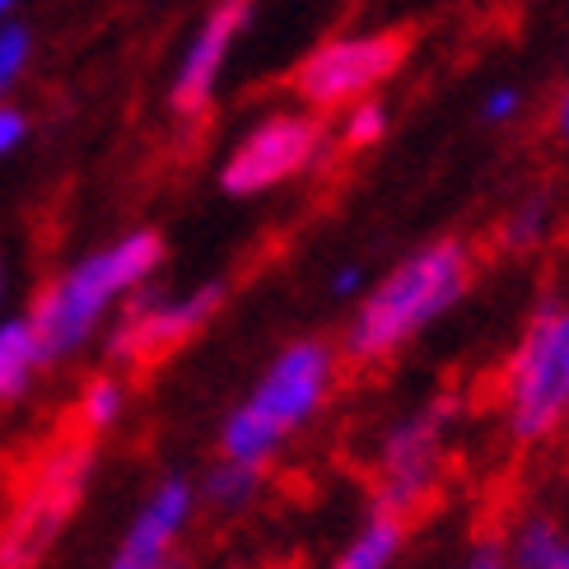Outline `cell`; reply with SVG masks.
<instances>
[{"label": "cell", "mask_w": 569, "mask_h": 569, "mask_svg": "<svg viewBox=\"0 0 569 569\" xmlns=\"http://www.w3.org/2000/svg\"><path fill=\"white\" fill-rule=\"evenodd\" d=\"M0 308H6V262H0ZM6 318V313H0Z\"/></svg>", "instance_id": "25"}, {"label": "cell", "mask_w": 569, "mask_h": 569, "mask_svg": "<svg viewBox=\"0 0 569 569\" xmlns=\"http://www.w3.org/2000/svg\"><path fill=\"white\" fill-rule=\"evenodd\" d=\"M93 471H99L93 439H66L33 467L10 518L0 523V569H38L52 556L70 518L89 500Z\"/></svg>", "instance_id": "5"}, {"label": "cell", "mask_w": 569, "mask_h": 569, "mask_svg": "<svg viewBox=\"0 0 569 569\" xmlns=\"http://www.w3.org/2000/svg\"><path fill=\"white\" fill-rule=\"evenodd\" d=\"M224 295L229 290L220 280H201L192 290H154V284H146L122 303V313L103 331L112 369H150L178 355L182 346H192L220 318Z\"/></svg>", "instance_id": "7"}, {"label": "cell", "mask_w": 569, "mask_h": 569, "mask_svg": "<svg viewBox=\"0 0 569 569\" xmlns=\"http://www.w3.org/2000/svg\"><path fill=\"white\" fill-rule=\"evenodd\" d=\"M23 136H29V117L10 103H0V159L14 154L23 146Z\"/></svg>", "instance_id": "23"}, {"label": "cell", "mask_w": 569, "mask_h": 569, "mask_svg": "<svg viewBox=\"0 0 569 569\" xmlns=\"http://www.w3.org/2000/svg\"><path fill=\"white\" fill-rule=\"evenodd\" d=\"M29 52H33L29 29L6 23V29H0V103H6V93L19 84L23 70H29Z\"/></svg>", "instance_id": "19"}, {"label": "cell", "mask_w": 569, "mask_h": 569, "mask_svg": "<svg viewBox=\"0 0 569 569\" xmlns=\"http://www.w3.org/2000/svg\"><path fill=\"white\" fill-rule=\"evenodd\" d=\"M10 10H14V0H0V19H6Z\"/></svg>", "instance_id": "26"}, {"label": "cell", "mask_w": 569, "mask_h": 569, "mask_svg": "<svg viewBox=\"0 0 569 569\" xmlns=\"http://www.w3.org/2000/svg\"><path fill=\"white\" fill-rule=\"evenodd\" d=\"M458 569H509V556H505V541L500 537H481L477 547H471Z\"/></svg>", "instance_id": "21"}, {"label": "cell", "mask_w": 569, "mask_h": 569, "mask_svg": "<svg viewBox=\"0 0 569 569\" xmlns=\"http://www.w3.org/2000/svg\"><path fill=\"white\" fill-rule=\"evenodd\" d=\"M163 233L131 229L122 239L76 257L66 271H57L29 303V322L42 341L47 365H70L93 341H103L122 303L154 284L163 267Z\"/></svg>", "instance_id": "3"}, {"label": "cell", "mask_w": 569, "mask_h": 569, "mask_svg": "<svg viewBox=\"0 0 569 569\" xmlns=\"http://www.w3.org/2000/svg\"><path fill=\"white\" fill-rule=\"evenodd\" d=\"M327 154V127L318 112H276L257 122L220 163V187L229 197H262L290 178L308 173Z\"/></svg>", "instance_id": "9"}, {"label": "cell", "mask_w": 569, "mask_h": 569, "mask_svg": "<svg viewBox=\"0 0 569 569\" xmlns=\"http://www.w3.org/2000/svg\"><path fill=\"white\" fill-rule=\"evenodd\" d=\"M556 131L569 140V89L560 93V103H556Z\"/></svg>", "instance_id": "24"}, {"label": "cell", "mask_w": 569, "mask_h": 569, "mask_svg": "<svg viewBox=\"0 0 569 569\" xmlns=\"http://www.w3.org/2000/svg\"><path fill=\"white\" fill-rule=\"evenodd\" d=\"M547 233H551V201L547 197H528L505 216L500 248L505 252H532V248L547 243Z\"/></svg>", "instance_id": "17"}, {"label": "cell", "mask_w": 569, "mask_h": 569, "mask_svg": "<svg viewBox=\"0 0 569 569\" xmlns=\"http://www.w3.org/2000/svg\"><path fill=\"white\" fill-rule=\"evenodd\" d=\"M407 57H411V33H401V29L331 38L299 61L295 93L318 112L350 108V103L369 99L378 84H388Z\"/></svg>", "instance_id": "8"}, {"label": "cell", "mask_w": 569, "mask_h": 569, "mask_svg": "<svg viewBox=\"0 0 569 569\" xmlns=\"http://www.w3.org/2000/svg\"><path fill=\"white\" fill-rule=\"evenodd\" d=\"M80 430L84 439H99L108 430H117V425L127 420L131 411V383H127V373L122 369H103V373H93L89 383L80 388Z\"/></svg>", "instance_id": "15"}, {"label": "cell", "mask_w": 569, "mask_h": 569, "mask_svg": "<svg viewBox=\"0 0 569 569\" xmlns=\"http://www.w3.org/2000/svg\"><path fill=\"white\" fill-rule=\"evenodd\" d=\"M52 369L42 355V341L29 322V313L0 318V407H19L29 401L38 378Z\"/></svg>", "instance_id": "12"}, {"label": "cell", "mask_w": 569, "mask_h": 569, "mask_svg": "<svg viewBox=\"0 0 569 569\" xmlns=\"http://www.w3.org/2000/svg\"><path fill=\"white\" fill-rule=\"evenodd\" d=\"M500 435L518 453L547 448L569 430V299H541L518 327V341L495 388Z\"/></svg>", "instance_id": "4"}, {"label": "cell", "mask_w": 569, "mask_h": 569, "mask_svg": "<svg viewBox=\"0 0 569 569\" xmlns=\"http://www.w3.org/2000/svg\"><path fill=\"white\" fill-rule=\"evenodd\" d=\"M458 401L448 392H435L407 407L388 430L378 435L373 448V509L411 518L435 500V490L448 471V448H453Z\"/></svg>", "instance_id": "6"}, {"label": "cell", "mask_w": 569, "mask_h": 569, "mask_svg": "<svg viewBox=\"0 0 569 569\" xmlns=\"http://www.w3.org/2000/svg\"><path fill=\"white\" fill-rule=\"evenodd\" d=\"M267 477L262 471H248V467H233L210 458V467L197 477V495H201V509H216V513H243L257 495H262Z\"/></svg>", "instance_id": "16"}, {"label": "cell", "mask_w": 569, "mask_h": 569, "mask_svg": "<svg viewBox=\"0 0 569 569\" xmlns=\"http://www.w3.org/2000/svg\"><path fill=\"white\" fill-rule=\"evenodd\" d=\"M369 280H373V276H369L360 262H346V267L331 271V295L346 299V303H355V299H360V295L369 290Z\"/></svg>", "instance_id": "22"}, {"label": "cell", "mask_w": 569, "mask_h": 569, "mask_svg": "<svg viewBox=\"0 0 569 569\" xmlns=\"http://www.w3.org/2000/svg\"><path fill=\"white\" fill-rule=\"evenodd\" d=\"M383 136H388V108L378 103V99H360V103L346 108V117H341V140H346V150H369V146H378Z\"/></svg>", "instance_id": "18"}, {"label": "cell", "mask_w": 569, "mask_h": 569, "mask_svg": "<svg viewBox=\"0 0 569 569\" xmlns=\"http://www.w3.org/2000/svg\"><path fill=\"white\" fill-rule=\"evenodd\" d=\"M509 569H569V528L551 513H523L505 537Z\"/></svg>", "instance_id": "14"}, {"label": "cell", "mask_w": 569, "mask_h": 569, "mask_svg": "<svg viewBox=\"0 0 569 569\" xmlns=\"http://www.w3.org/2000/svg\"><path fill=\"white\" fill-rule=\"evenodd\" d=\"M407 551V518L369 509V518L346 537V547L331 556L327 569H397Z\"/></svg>", "instance_id": "13"}, {"label": "cell", "mask_w": 569, "mask_h": 569, "mask_svg": "<svg viewBox=\"0 0 569 569\" xmlns=\"http://www.w3.org/2000/svg\"><path fill=\"white\" fill-rule=\"evenodd\" d=\"M477 280V252L458 233H443L411 248L407 257L369 280V290L350 303L337 350L346 365L373 369L420 341L430 327H439L467 299Z\"/></svg>", "instance_id": "1"}, {"label": "cell", "mask_w": 569, "mask_h": 569, "mask_svg": "<svg viewBox=\"0 0 569 569\" xmlns=\"http://www.w3.org/2000/svg\"><path fill=\"white\" fill-rule=\"evenodd\" d=\"M197 513H201L197 477L163 471L136 500L103 569H182V537L197 523Z\"/></svg>", "instance_id": "10"}, {"label": "cell", "mask_w": 569, "mask_h": 569, "mask_svg": "<svg viewBox=\"0 0 569 569\" xmlns=\"http://www.w3.org/2000/svg\"><path fill=\"white\" fill-rule=\"evenodd\" d=\"M341 369H346V360H341L337 341H327V337L284 341L271 360L257 369L252 388L220 416L216 458L267 477L284 448L313 430L318 416L331 407Z\"/></svg>", "instance_id": "2"}, {"label": "cell", "mask_w": 569, "mask_h": 569, "mask_svg": "<svg viewBox=\"0 0 569 569\" xmlns=\"http://www.w3.org/2000/svg\"><path fill=\"white\" fill-rule=\"evenodd\" d=\"M248 14H252V0H220L216 10L206 14V23L192 33V42H187V52L178 61V76H173V108L182 117H197L210 93H216L220 84V70H224V57L233 38H239L248 29Z\"/></svg>", "instance_id": "11"}, {"label": "cell", "mask_w": 569, "mask_h": 569, "mask_svg": "<svg viewBox=\"0 0 569 569\" xmlns=\"http://www.w3.org/2000/svg\"><path fill=\"white\" fill-rule=\"evenodd\" d=\"M518 108H523V93H518L513 84H500V89H490L486 93V103H481V117L490 127H505L518 117Z\"/></svg>", "instance_id": "20"}]
</instances>
